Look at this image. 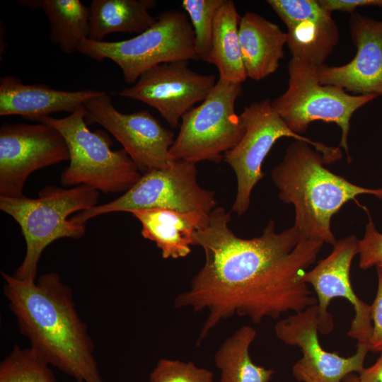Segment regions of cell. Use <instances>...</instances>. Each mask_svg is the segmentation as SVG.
I'll return each mask as SVG.
<instances>
[{
	"label": "cell",
	"instance_id": "8fae6325",
	"mask_svg": "<svg viewBox=\"0 0 382 382\" xmlns=\"http://www.w3.org/2000/svg\"><path fill=\"white\" fill-rule=\"evenodd\" d=\"M87 125L98 124L123 146L141 174L169 167L174 133L164 127L147 110L131 114L119 112L104 92L84 103Z\"/></svg>",
	"mask_w": 382,
	"mask_h": 382
},
{
	"label": "cell",
	"instance_id": "ac0fdd59",
	"mask_svg": "<svg viewBox=\"0 0 382 382\" xmlns=\"http://www.w3.org/2000/svg\"><path fill=\"white\" fill-rule=\"evenodd\" d=\"M238 33L247 78L259 81L274 73L284 57L286 33L250 11L241 16Z\"/></svg>",
	"mask_w": 382,
	"mask_h": 382
},
{
	"label": "cell",
	"instance_id": "5bb4252c",
	"mask_svg": "<svg viewBox=\"0 0 382 382\" xmlns=\"http://www.w3.org/2000/svg\"><path fill=\"white\" fill-rule=\"evenodd\" d=\"M359 243L354 235L336 241L332 252L306 271L302 280L311 284L316 294L319 333L332 331L333 317L328 307L333 299L339 297L347 300L354 311L347 335L357 342H368L372 332L371 306L357 296L350 280V267L359 253Z\"/></svg>",
	"mask_w": 382,
	"mask_h": 382
},
{
	"label": "cell",
	"instance_id": "5b68a950",
	"mask_svg": "<svg viewBox=\"0 0 382 382\" xmlns=\"http://www.w3.org/2000/svg\"><path fill=\"white\" fill-rule=\"evenodd\" d=\"M84 105L63 118L47 116L40 123L57 129L69 149V164L60 175L64 187L85 185L104 193L125 192L142 174L124 149L112 150L108 134L91 132L86 122Z\"/></svg>",
	"mask_w": 382,
	"mask_h": 382
},
{
	"label": "cell",
	"instance_id": "836d02e7",
	"mask_svg": "<svg viewBox=\"0 0 382 382\" xmlns=\"http://www.w3.org/2000/svg\"><path fill=\"white\" fill-rule=\"evenodd\" d=\"M377 266H379V267H382V262L380 263L379 265H378Z\"/></svg>",
	"mask_w": 382,
	"mask_h": 382
},
{
	"label": "cell",
	"instance_id": "603a6c76",
	"mask_svg": "<svg viewBox=\"0 0 382 382\" xmlns=\"http://www.w3.org/2000/svg\"><path fill=\"white\" fill-rule=\"evenodd\" d=\"M286 45L291 58L319 67L339 43L338 27L328 13L286 26Z\"/></svg>",
	"mask_w": 382,
	"mask_h": 382
},
{
	"label": "cell",
	"instance_id": "83f0119b",
	"mask_svg": "<svg viewBox=\"0 0 382 382\" xmlns=\"http://www.w3.org/2000/svg\"><path fill=\"white\" fill-rule=\"evenodd\" d=\"M266 2L286 27L330 13L320 5L318 0H267Z\"/></svg>",
	"mask_w": 382,
	"mask_h": 382
},
{
	"label": "cell",
	"instance_id": "3957f363",
	"mask_svg": "<svg viewBox=\"0 0 382 382\" xmlns=\"http://www.w3.org/2000/svg\"><path fill=\"white\" fill-rule=\"evenodd\" d=\"M320 153L303 141L286 148L282 161L271 171L278 197L295 209L293 227L305 239L334 245L330 221L342 206L358 195H371L382 200V187L359 186L324 167Z\"/></svg>",
	"mask_w": 382,
	"mask_h": 382
},
{
	"label": "cell",
	"instance_id": "d6a6232c",
	"mask_svg": "<svg viewBox=\"0 0 382 382\" xmlns=\"http://www.w3.org/2000/svg\"><path fill=\"white\" fill-rule=\"evenodd\" d=\"M342 382H359V376L355 373L347 376Z\"/></svg>",
	"mask_w": 382,
	"mask_h": 382
},
{
	"label": "cell",
	"instance_id": "ba28073f",
	"mask_svg": "<svg viewBox=\"0 0 382 382\" xmlns=\"http://www.w3.org/2000/svg\"><path fill=\"white\" fill-rule=\"evenodd\" d=\"M243 94L241 83L219 78L212 92L183 117L180 130L170 149L173 160L219 163L245 132L235 103Z\"/></svg>",
	"mask_w": 382,
	"mask_h": 382
},
{
	"label": "cell",
	"instance_id": "2e32d148",
	"mask_svg": "<svg viewBox=\"0 0 382 382\" xmlns=\"http://www.w3.org/2000/svg\"><path fill=\"white\" fill-rule=\"evenodd\" d=\"M351 38L357 49L354 58L340 66L318 67L320 83L338 86L354 95L382 96V20L351 13Z\"/></svg>",
	"mask_w": 382,
	"mask_h": 382
},
{
	"label": "cell",
	"instance_id": "277c9868",
	"mask_svg": "<svg viewBox=\"0 0 382 382\" xmlns=\"http://www.w3.org/2000/svg\"><path fill=\"white\" fill-rule=\"evenodd\" d=\"M99 196V191L85 185H47L35 199L25 195L0 197V209L18 223L26 245L23 260L13 276L22 281H36L40 257L50 243L62 238L83 237L86 225L74 223L69 216L96 206Z\"/></svg>",
	"mask_w": 382,
	"mask_h": 382
},
{
	"label": "cell",
	"instance_id": "7402d4cb",
	"mask_svg": "<svg viewBox=\"0 0 382 382\" xmlns=\"http://www.w3.org/2000/svg\"><path fill=\"white\" fill-rule=\"evenodd\" d=\"M28 9H42L50 23V41L66 54L78 52L81 42L88 38V6L79 0H20Z\"/></svg>",
	"mask_w": 382,
	"mask_h": 382
},
{
	"label": "cell",
	"instance_id": "30bf717a",
	"mask_svg": "<svg viewBox=\"0 0 382 382\" xmlns=\"http://www.w3.org/2000/svg\"><path fill=\"white\" fill-rule=\"evenodd\" d=\"M240 117L245 125V134L238 144L224 155V161L236 176L237 192L232 209L239 216L248 211L251 192L264 177L262 164L279 139L289 137L308 143L321 154L327 164L336 162L343 156L340 146H328L291 131L269 99L245 106Z\"/></svg>",
	"mask_w": 382,
	"mask_h": 382
},
{
	"label": "cell",
	"instance_id": "7a4b0ae2",
	"mask_svg": "<svg viewBox=\"0 0 382 382\" xmlns=\"http://www.w3.org/2000/svg\"><path fill=\"white\" fill-rule=\"evenodd\" d=\"M4 294L19 330L49 365L77 382H103L94 357V344L75 308L71 289L59 274L22 281L4 272Z\"/></svg>",
	"mask_w": 382,
	"mask_h": 382
},
{
	"label": "cell",
	"instance_id": "52a82bcc",
	"mask_svg": "<svg viewBox=\"0 0 382 382\" xmlns=\"http://www.w3.org/2000/svg\"><path fill=\"white\" fill-rule=\"evenodd\" d=\"M318 67L291 58L288 64L289 81L286 91L271 101L272 105L294 132L304 133L315 121L335 123L342 131L340 146L352 161L348 146L350 120L360 108L378 96L354 95L332 85L320 83Z\"/></svg>",
	"mask_w": 382,
	"mask_h": 382
},
{
	"label": "cell",
	"instance_id": "ffe728a7",
	"mask_svg": "<svg viewBox=\"0 0 382 382\" xmlns=\"http://www.w3.org/2000/svg\"><path fill=\"white\" fill-rule=\"evenodd\" d=\"M156 4L153 0H92L87 39L100 42L113 33H143L156 21L149 13Z\"/></svg>",
	"mask_w": 382,
	"mask_h": 382
},
{
	"label": "cell",
	"instance_id": "4316f807",
	"mask_svg": "<svg viewBox=\"0 0 382 382\" xmlns=\"http://www.w3.org/2000/svg\"><path fill=\"white\" fill-rule=\"evenodd\" d=\"M149 381L214 382V374L207 369L196 366L192 361L161 358L150 373Z\"/></svg>",
	"mask_w": 382,
	"mask_h": 382
},
{
	"label": "cell",
	"instance_id": "4fadbf2b",
	"mask_svg": "<svg viewBox=\"0 0 382 382\" xmlns=\"http://www.w3.org/2000/svg\"><path fill=\"white\" fill-rule=\"evenodd\" d=\"M318 305L294 313L274 325L277 337L284 344L299 347L302 357L293 365L292 374L298 382H342L350 374H359L369 347L357 342L356 352L349 357L324 349L318 337Z\"/></svg>",
	"mask_w": 382,
	"mask_h": 382
},
{
	"label": "cell",
	"instance_id": "9a60e30c",
	"mask_svg": "<svg viewBox=\"0 0 382 382\" xmlns=\"http://www.w3.org/2000/svg\"><path fill=\"white\" fill-rule=\"evenodd\" d=\"M214 74H201L188 61L163 63L144 72L137 81L118 95L141 101L156 109L173 129L193 105L202 102L215 86Z\"/></svg>",
	"mask_w": 382,
	"mask_h": 382
},
{
	"label": "cell",
	"instance_id": "4dcf8cb0",
	"mask_svg": "<svg viewBox=\"0 0 382 382\" xmlns=\"http://www.w3.org/2000/svg\"><path fill=\"white\" fill-rule=\"evenodd\" d=\"M320 5L332 13L335 11L354 13L358 7L382 8V0H318Z\"/></svg>",
	"mask_w": 382,
	"mask_h": 382
},
{
	"label": "cell",
	"instance_id": "7c38bea8",
	"mask_svg": "<svg viewBox=\"0 0 382 382\" xmlns=\"http://www.w3.org/2000/svg\"><path fill=\"white\" fill-rule=\"evenodd\" d=\"M64 161H69V149L57 129L44 123H3L0 197L23 196V187L30 174Z\"/></svg>",
	"mask_w": 382,
	"mask_h": 382
},
{
	"label": "cell",
	"instance_id": "e0dca14e",
	"mask_svg": "<svg viewBox=\"0 0 382 382\" xmlns=\"http://www.w3.org/2000/svg\"><path fill=\"white\" fill-rule=\"evenodd\" d=\"M103 91L85 89L69 91L46 84H26L18 77L0 78V116L20 115L32 121L57 112H74Z\"/></svg>",
	"mask_w": 382,
	"mask_h": 382
},
{
	"label": "cell",
	"instance_id": "d4e9b609",
	"mask_svg": "<svg viewBox=\"0 0 382 382\" xmlns=\"http://www.w3.org/2000/svg\"><path fill=\"white\" fill-rule=\"evenodd\" d=\"M50 366L31 347L15 345L0 364V382H56Z\"/></svg>",
	"mask_w": 382,
	"mask_h": 382
},
{
	"label": "cell",
	"instance_id": "484cf974",
	"mask_svg": "<svg viewBox=\"0 0 382 382\" xmlns=\"http://www.w3.org/2000/svg\"><path fill=\"white\" fill-rule=\"evenodd\" d=\"M224 0H183V8L187 14L195 35V51L199 59L208 62L216 13Z\"/></svg>",
	"mask_w": 382,
	"mask_h": 382
},
{
	"label": "cell",
	"instance_id": "1f68e13d",
	"mask_svg": "<svg viewBox=\"0 0 382 382\" xmlns=\"http://www.w3.org/2000/svg\"><path fill=\"white\" fill-rule=\"evenodd\" d=\"M359 382H382V352L376 361L359 374Z\"/></svg>",
	"mask_w": 382,
	"mask_h": 382
},
{
	"label": "cell",
	"instance_id": "6da1fadb",
	"mask_svg": "<svg viewBox=\"0 0 382 382\" xmlns=\"http://www.w3.org/2000/svg\"><path fill=\"white\" fill-rule=\"evenodd\" d=\"M231 213L216 207L195 231L205 261L190 289L175 297L177 308L208 311L197 345L222 320L234 315L255 324L317 304L302 277L316 262L323 242L301 238L292 226L277 233L270 220L262 235L237 236L228 226Z\"/></svg>",
	"mask_w": 382,
	"mask_h": 382
},
{
	"label": "cell",
	"instance_id": "9c48e42d",
	"mask_svg": "<svg viewBox=\"0 0 382 382\" xmlns=\"http://www.w3.org/2000/svg\"><path fill=\"white\" fill-rule=\"evenodd\" d=\"M216 204L215 192L199 185L196 163L175 160L166 168L142 174L132 187L117 199L78 212L70 219L86 224L88 220L105 214L150 209L209 214Z\"/></svg>",
	"mask_w": 382,
	"mask_h": 382
},
{
	"label": "cell",
	"instance_id": "44dd1931",
	"mask_svg": "<svg viewBox=\"0 0 382 382\" xmlns=\"http://www.w3.org/2000/svg\"><path fill=\"white\" fill-rule=\"evenodd\" d=\"M241 18L234 2L224 0L214 18L207 62L216 66L220 79L237 83L247 79L239 40Z\"/></svg>",
	"mask_w": 382,
	"mask_h": 382
},
{
	"label": "cell",
	"instance_id": "f1b7e54d",
	"mask_svg": "<svg viewBox=\"0 0 382 382\" xmlns=\"http://www.w3.org/2000/svg\"><path fill=\"white\" fill-rule=\"evenodd\" d=\"M358 255L359 266L364 270L382 262V233L376 229L370 216L364 237L359 240Z\"/></svg>",
	"mask_w": 382,
	"mask_h": 382
},
{
	"label": "cell",
	"instance_id": "cb8c5ba5",
	"mask_svg": "<svg viewBox=\"0 0 382 382\" xmlns=\"http://www.w3.org/2000/svg\"><path fill=\"white\" fill-rule=\"evenodd\" d=\"M257 332L243 325L226 338L214 354V359L221 371V382H270L274 374L271 369L255 364L249 349Z\"/></svg>",
	"mask_w": 382,
	"mask_h": 382
},
{
	"label": "cell",
	"instance_id": "f546056e",
	"mask_svg": "<svg viewBox=\"0 0 382 382\" xmlns=\"http://www.w3.org/2000/svg\"><path fill=\"white\" fill-rule=\"evenodd\" d=\"M377 290L371 306L372 332L368 342L369 351L382 352V267L376 266Z\"/></svg>",
	"mask_w": 382,
	"mask_h": 382
},
{
	"label": "cell",
	"instance_id": "8992f818",
	"mask_svg": "<svg viewBox=\"0 0 382 382\" xmlns=\"http://www.w3.org/2000/svg\"><path fill=\"white\" fill-rule=\"evenodd\" d=\"M78 52L98 62L113 61L129 84H134L144 72L156 65L199 59L188 16L177 9L161 13L152 26L128 40L98 42L84 39Z\"/></svg>",
	"mask_w": 382,
	"mask_h": 382
},
{
	"label": "cell",
	"instance_id": "d6986e66",
	"mask_svg": "<svg viewBox=\"0 0 382 382\" xmlns=\"http://www.w3.org/2000/svg\"><path fill=\"white\" fill-rule=\"evenodd\" d=\"M141 224V235L156 243L163 259L184 257L191 253L192 236L209 214L163 209L130 212Z\"/></svg>",
	"mask_w": 382,
	"mask_h": 382
}]
</instances>
